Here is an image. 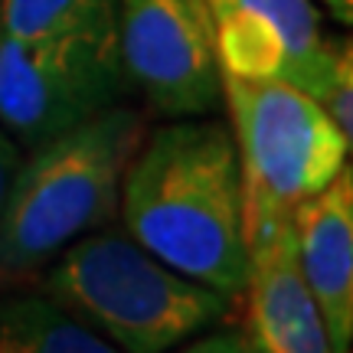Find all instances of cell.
Listing matches in <instances>:
<instances>
[{
    "label": "cell",
    "instance_id": "obj_6",
    "mask_svg": "<svg viewBox=\"0 0 353 353\" xmlns=\"http://www.w3.org/2000/svg\"><path fill=\"white\" fill-rule=\"evenodd\" d=\"M128 85L157 114L196 118L223 101V69L203 0H114Z\"/></svg>",
    "mask_w": 353,
    "mask_h": 353
},
{
    "label": "cell",
    "instance_id": "obj_4",
    "mask_svg": "<svg viewBox=\"0 0 353 353\" xmlns=\"http://www.w3.org/2000/svg\"><path fill=\"white\" fill-rule=\"evenodd\" d=\"M223 99L242 176V229L252 239L327 187L347 167L350 141L321 101L278 79L223 72Z\"/></svg>",
    "mask_w": 353,
    "mask_h": 353
},
{
    "label": "cell",
    "instance_id": "obj_3",
    "mask_svg": "<svg viewBox=\"0 0 353 353\" xmlns=\"http://www.w3.org/2000/svg\"><path fill=\"white\" fill-rule=\"evenodd\" d=\"M46 268L39 291L121 353H170L232 307V298L180 275L125 229L85 232Z\"/></svg>",
    "mask_w": 353,
    "mask_h": 353
},
{
    "label": "cell",
    "instance_id": "obj_7",
    "mask_svg": "<svg viewBox=\"0 0 353 353\" xmlns=\"http://www.w3.org/2000/svg\"><path fill=\"white\" fill-rule=\"evenodd\" d=\"M219 69L242 79H278L324 101L341 69L353 65L350 39L324 37L314 0H203Z\"/></svg>",
    "mask_w": 353,
    "mask_h": 353
},
{
    "label": "cell",
    "instance_id": "obj_14",
    "mask_svg": "<svg viewBox=\"0 0 353 353\" xmlns=\"http://www.w3.org/2000/svg\"><path fill=\"white\" fill-rule=\"evenodd\" d=\"M321 3H324V7H327V10L334 13L343 26L353 20V0H321Z\"/></svg>",
    "mask_w": 353,
    "mask_h": 353
},
{
    "label": "cell",
    "instance_id": "obj_10",
    "mask_svg": "<svg viewBox=\"0 0 353 353\" xmlns=\"http://www.w3.org/2000/svg\"><path fill=\"white\" fill-rule=\"evenodd\" d=\"M0 353H121L43 291L0 298Z\"/></svg>",
    "mask_w": 353,
    "mask_h": 353
},
{
    "label": "cell",
    "instance_id": "obj_12",
    "mask_svg": "<svg viewBox=\"0 0 353 353\" xmlns=\"http://www.w3.org/2000/svg\"><path fill=\"white\" fill-rule=\"evenodd\" d=\"M176 353H259L252 343L245 341V334H229V330H219V334H206L193 343H180Z\"/></svg>",
    "mask_w": 353,
    "mask_h": 353
},
{
    "label": "cell",
    "instance_id": "obj_9",
    "mask_svg": "<svg viewBox=\"0 0 353 353\" xmlns=\"http://www.w3.org/2000/svg\"><path fill=\"white\" fill-rule=\"evenodd\" d=\"M298 265L327 324L334 353L353 350V174L350 164L291 213Z\"/></svg>",
    "mask_w": 353,
    "mask_h": 353
},
{
    "label": "cell",
    "instance_id": "obj_2",
    "mask_svg": "<svg viewBox=\"0 0 353 353\" xmlns=\"http://www.w3.org/2000/svg\"><path fill=\"white\" fill-rule=\"evenodd\" d=\"M141 138V114L112 105L30 148L0 210V285L46 268L69 242L118 219L121 176Z\"/></svg>",
    "mask_w": 353,
    "mask_h": 353
},
{
    "label": "cell",
    "instance_id": "obj_1",
    "mask_svg": "<svg viewBox=\"0 0 353 353\" xmlns=\"http://www.w3.org/2000/svg\"><path fill=\"white\" fill-rule=\"evenodd\" d=\"M125 232L180 275L239 298L249 278L236 141L223 121L176 118L141 138L121 176Z\"/></svg>",
    "mask_w": 353,
    "mask_h": 353
},
{
    "label": "cell",
    "instance_id": "obj_13",
    "mask_svg": "<svg viewBox=\"0 0 353 353\" xmlns=\"http://www.w3.org/2000/svg\"><path fill=\"white\" fill-rule=\"evenodd\" d=\"M23 161V154H20V144L0 128V210H3V203H7V190L13 183V174H17V167Z\"/></svg>",
    "mask_w": 353,
    "mask_h": 353
},
{
    "label": "cell",
    "instance_id": "obj_11",
    "mask_svg": "<svg viewBox=\"0 0 353 353\" xmlns=\"http://www.w3.org/2000/svg\"><path fill=\"white\" fill-rule=\"evenodd\" d=\"M114 30V0H0V33L46 39Z\"/></svg>",
    "mask_w": 353,
    "mask_h": 353
},
{
    "label": "cell",
    "instance_id": "obj_8",
    "mask_svg": "<svg viewBox=\"0 0 353 353\" xmlns=\"http://www.w3.org/2000/svg\"><path fill=\"white\" fill-rule=\"evenodd\" d=\"M249 278L245 301V341L259 353H334L327 324L298 265L294 223L281 219L265 232L245 239Z\"/></svg>",
    "mask_w": 353,
    "mask_h": 353
},
{
    "label": "cell",
    "instance_id": "obj_5",
    "mask_svg": "<svg viewBox=\"0 0 353 353\" xmlns=\"http://www.w3.org/2000/svg\"><path fill=\"white\" fill-rule=\"evenodd\" d=\"M125 92L114 30L46 39L0 33V128L26 151L118 105Z\"/></svg>",
    "mask_w": 353,
    "mask_h": 353
}]
</instances>
